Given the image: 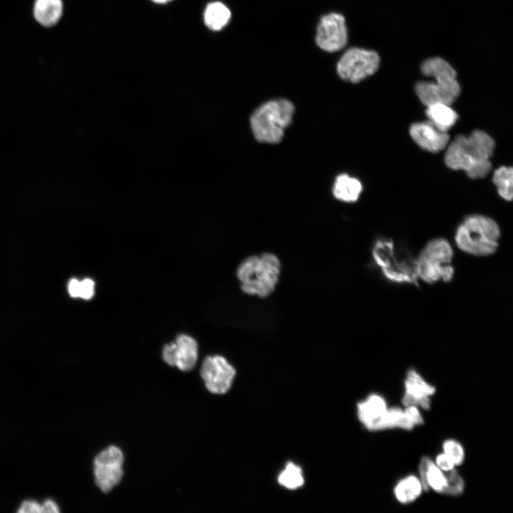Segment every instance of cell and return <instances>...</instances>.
I'll return each mask as SVG.
<instances>
[{
	"instance_id": "cell-1",
	"label": "cell",
	"mask_w": 513,
	"mask_h": 513,
	"mask_svg": "<svg viewBox=\"0 0 513 513\" xmlns=\"http://www.w3.org/2000/svg\"><path fill=\"white\" fill-rule=\"evenodd\" d=\"M494 145L492 138L482 130L458 135L447 146L445 164L452 170L465 171L472 179L483 178L491 170Z\"/></svg>"
},
{
	"instance_id": "cell-2",
	"label": "cell",
	"mask_w": 513,
	"mask_h": 513,
	"mask_svg": "<svg viewBox=\"0 0 513 513\" xmlns=\"http://www.w3.org/2000/svg\"><path fill=\"white\" fill-rule=\"evenodd\" d=\"M501 237L500 227L494 219L474 214L465 217L457 227L454 246L468 256L484 258L498 251Z\"/></svg>"
},
{
	"instance_id": "cell-3",
	"label": "cell",
	"mask_w": 513,
	"mask_h": 513,
	"mask_svg": "<svg viewBox=\"0 0 513 513\" xmlns=\"http://www.w3.org/2000/svg\"><path fill=\"white\" fill-rule=\"evenodd\" d=\"M281 273L279 258L265 252L244 258L237 268L236 276L244 294L263 299L274 292Z\"/></svg>"
},
{
	"instance_id": "cell-4",
	"label": "cell",
	"mask_w": 513,
	"mask_h": 513,
	"mask_svg": "<svg viewBox=\"0 0 513 513\" xmlns=\"http://www.w3.org/2000/svg\"><path fill=\"white\" fill-rule=\"evenodd\" d=\"M455 248L444 237L428 241L415 257L418 281L428 285L450 283L455 277Z\"/></svg>"
},
{
	"instance_id": "cell-5",
	"label": "cell",
	"mask_w": 513,
	"mask_h": 513,
	"mask_svg": "<svg viewBox=\"0 0 513 513\" xmlns=\"http://www.w3.org/2000/svg\"><path fill=\"white\" fill-rule=\"evenodd\" d=\"M294 113V106L286 99H275L261 104L250 118L254 138L260 142L279 143L291 124Z\"/></svg>"
},
{
	"instance_id": "cell-6",
	"label": "cell",
	"mask_w": 513,
	"mask_h": 513,
	"mask_svg": "<svg viewBox=\"0 0 513 513\" xmlns=\"http://www.w3.org/2000/svg\"><path fill=\"white\" fill-rule=\"evenodd\" d=\"M373 260L383 277L396 284L418 285L415 257L399 249L393 239H377L371 249Z\"/></svg>"
},
{
	"instance_id": "cell-7",
	"label": "cell",
	"mask_w": 513,
	"mask_h": 513,
	"mask_svg": "<svg viewBox=\"0 0 513 513\" xmlns=\"http://www.w3.org/2000/svg\"><path fill=\"white\" fill-rule=\"evenodd\" d=\"M380 61V56L375 51L353 47L339 59L337 73L343 80L356 83L374 74L379 68Z\"/></svg>"
},
{
	"instance_id": "cell-8",
	"label": "cell",
	"mask_w": 513,
	"mask_h": 513,
	"mask_svg": "<svg viewBox=\"0 0 513 513\" xmlns=\"http://www.w3.org/2000/svg\"><path fill=\"white\" fill-rule=\"evenodd\" d=\"M124 460L123 452L114 445L95 456L93 464L94 481L102 492L107 494L120 483L124 475Z\"/></svg>"
},
{
	"instance_id": "cell-9",
	"label": "cell",
	"mask_w": 513,
	"mask_h": 513,
	"mask_svg": "<svg viewBox=\"0 0 513 513\" xmlns=\"http://www.w3.org/2000/svg\"><path fill=\"white\" fill-rule=\"evenodd\" d=\"M235 375V368L219 355L207 356L200 368V375L206 388L214 394L226 393L230 389Z\"/></svg>"
},
{
	"instance_id": "cell-10",
	"label": "cell",
	"mask_w": 513,
	"mask_h": 513,
	"mask_svg": "<svg viewBox=\"0 0 513 513\" xmlns=\"http://www.w3.org/2000/svg\"><path fill=\"white\" fill-rule=\"evenodd\" d=\"M348 41V31L343 15L330 13L322 16L317 26L316 42L327 52L342 49Z\"/></svg>"
},
{
	"instance_id": "cell-11",
	"label": "cell",
	"mask_w": 513,
	"mask_h": 513,
	"mask_svg": "<svg viewBox=\"0 0 513 513\" xmlns=\"http://www.w3.org/2000/svg\"><path fill=\"white\" fill-rule=\"evenodd\" d=\"M162 358L167 364L180 370H191L198 358L197 343L190 336L179 335L175 341L165 346Z\"/></svg>"
},
{
	"instance_id": "cell-12",
	"label": "cell",
	"mask_w": 513,
	"mask_h": 513,
	"mask_svg": "<svg viewBox=\"0 0 513 513\" xmlns=\"http://www.w3.org/2000/svg\"><path fill=\"white\" fill-rule=\"evenodd\" d=\"M423 75L434 78V83L455 100L460 95L461 88L454 68L440 57L425 60L420 66Z\"/></svg>"
},
{
	"instance_id": "cell-13",
	"label": "cell",
	"mask_w": 513,
	"mask_h": 513,
	"mask_svg": "<svg viewBox=\"0 0 513 513\" xmlns=\"http://www.w3.org/2000/svg\"><path fill=\"white\" fill-rule=\"evenodd\" d=\"M410 135L421 148L430 152H438L449 143L447 133L439 130L429 121L412 124Z\"/></svg>"
},
{
	"instance_id": "cell-14",
	"label": "cell",
	"mask_w": 513,
	"mask_h": 513,
	"mask_svg": "<svg viewBox=\"0 0 513 513\" xmlns=\"http://www.w3.org/2000/svg\"><path fill=\"white\" fill-rule=\"evenodd\" d=\"M405 393L402 398L405 406L420 405L425 410H429L430 400L428 396L435 392L434 386L427 383L414 369H410L405 380Z\"/></svg>"
},
{
	"instance_id": "cell-15",
	"label": "cell",
	"mask_w": 513,
	"mask_h": 513,
	"mask_svg": "<svg viewBox=\"0 0 513 513\" xmlns=\"http://www.w3.org/2000/svg\"><path fill=\"white\" fill-rule=\"evenodd\" d=\"M446 472H444L431 462L428 470L429 486L441 493L451 495L460 494L464 489L462 477L454 469Z\"/></svg>"
},
{
	"instance_id": "cell-16",
	"label": "cell",
	"mask_w": 513,
	"mask_h": 513,
	"mask_svg": "<svg viewBox=\"0 0 513 513\" xmlns=\"http://www.w3.org/2000/svg\"><path fill=\"white\" fill-rule=\"evenodd\" d=\"M425 113L430 123L446 133L455 124L458 118L457 113L450 105L442 103L427 106Z\"/></svg>"
},
{
	"instance_id": "cell-17",
	"label": "cell",
	"mask_w": 513,
	"mask_h": 513,
	"mask_svg": "<svg viewBox=\"0 0 513 513\" xmlns=\"http://www.w3.org/2000/svg\"><path fill=\"white\" fill-rule=\"evenodd\" d=\"M62 0H36L33 16L44 26H52L61 19L63 14Z\"/></svg>"
},
{
	"instance_id": "cell-18",
	"label": "cell",
	"mask_w": 513,
	"mask_h": 513,
	"mask_svg": "<svg viewBox=\"0 0 513 513\" xmlns=\"http://www.w3.org/2000/svg\"><path fill=\"white\" fill-rule=\"evenodd\" d=\"M362 190V185L359 180L347 174H341L335 180L333 194L338 200L354 202L359 198Z\"/></svg>"
},
{
	"instance_id": "cell-19",
	"label": "cell",
	"mask_w": 513,
	"mask_h": 513,
	"mask_svg": "<svg viewBox=\"0 0 513 513\" xmlns=\"http://www.w3.org/2000/svg\"><path fill=\"white\" fill-rule=\"evenodd\" d=\"M357 407L358 418L368 430L386 410L385 400L377 395H370L365 401L359 403Z\"/></svg>"
},
{
	"instance_id": "cell-20",
	"label": "cell",
	"mask_w": 513,
	"mask_h": 513,
	"mask_svg": "<svg viewBox=\"0 0 513 513\" xmlns=\"http://www.w3.org/2000/svg\"><path fill=\"white\" fill-rule=\"evenodd\" d=\"M415 93L426 106L438 103L451 105L455 102L454 99L433 81L418 82L415 86Z\"/></svg>"
},
{
	"instance_id": "cell-21",
	"label": "cell",
	"mask_w": 513,
	"mask_h": 513,
	"mask_svg": "<svg viewBox=\"0 0 513 513\" xmlns=\"http://www.w3.org/2000/svg\"><path fill=\"white\" fill-rule=\"evenodd\" d=\"M231 18L228 7L220 1L211 2L204 11V23L212 31H219L227 26Z\"/></svg>"
},
{
	"instance_id": "cell-22",
	"label": "cell",
	"mask_w": 513,
	"mask_h": 513,
	"mask_svg": "<svg viewBox=\"0 0 513 513\" xmlns=\"http://www.w3.org/2000/svg\"><path fill=\"white\" fill-rule=\"evenodd\" d=\"M414 424L405 415L403 411L398 408H392L384 412L370 427V430H379L393 428H401L410 430Z\"/></svg>"
},
{
	"instance_id": "cell-23",
	"label": "cell",
	"mask_w": 513,
	"mask_h": 513,
	"mask_svg": "<svg viewBox=\"0 0 513 513\" xmlns=\"http://www.w3.org/2000/svg\"><path fill=\"white\" fill-rule=\"evenodd\" d=\"M492 180L499 195L505 200L511 201L513 195V170L512 167L502 166L497 169Z\"/></svg>"
},
{
	"instance_id": "cell-24",
	"label": "cell",
	"mask_w": 513,
	"mask_h": 513,
	"mask_svg": "<svg viewBox=\"0 0 513 513\" xmlns=\"http://www.w3.org/2000/svg\"><path fill=\"white\" fill-rule=\"evenodd\" d=\"M422 486L419 480L410 476L402 480L395 487V494L401 503H409L415 500L421 493Z\"/></svg>"
},
{
	"instance_id": "cell-25",
	"label": "cell",
	"mask_w": 513,
	"mask_h": 513,
	"mask_svg": "<svg viewBox=\"0 0 513 513\" xmlns=\"http://www.w3.org/2000/svg\"><path fill=\"white\" fill-rule=\"evenodd\" d=\"M279 483L289 489H296L304 484V479L300 467L289 462L278 477Z\"/></svg>"
},
{
	"instance_id": "cell-26",
	"label": "cell",
	"mask_w": 513,
	"mask_h": 513,
	"mask_svg": "<svg viewBox=\"0 0 513 513\" xmlns=\"http://www.w3.org/2000/svg\"><path fill=\"white\" fill-rule=\"evenodd\" d=\"M445 454L452 461L454 465H460L464 460V451L462 446L455 440H449L444 442Z\"/></svg>"
},
{
	"instance_id": "cell-27",
	"label": "cell",
	"mask_w": 513,
	"mask_h": 513,
	"mask_svg": "<svg viewBox=\"0 0 513 513\" xmlns=\"http://www.w3.org/2000/svg\"><path fill=\"white\" fill-rule=\"evenodd\" d=\"M19 513H41L43 512L42 503L33 499H27L21 502L17 510Z\"/></svg>"
},
{
	"instance_id": "cell-28",
	"label": "cell",
	"mask_w": 513,
	"mask_h": 513,
	"mask_svg": "<svg viewBox=\"0 0 513 513\" xmlns=\"http://www.w3.org/2000/svg\"><path fill=\"white\" fill-rule=\"evenodd\" d=\"M431 462L432 461L429 457H423L419 465L421 486L425 492H428L429 490V484L428 482V470Z\"/></svg>"
},
{
	"instance_id": "cell-29",
	"label": "cell",
	"mask_w": 513,
	"mask_h": 513,
	"mask_svg": "<svg viewBox=\"0 0 513 513\" xmlns=\"http://www.w3.org/2000/svg\"><path fill=\"white\" fill-rule=\"evenodd\" d=\"M94 294V282L90 279H84L80 281V298L90 299Z\"/></svg>"
},
{
	"instance_id": "cell-30",
	"label": "cell",
	"mask_w": 513,
	"mask_h": 513,
	"mask_svg": "<svg viewBox=\"0 0 513 513\" xmlns=\"http://www.w3.org/2000/svg\"><path fill=\"white\" fill-rule=\"evenodd\" d=\"M406 418L414 425H420L423 423V419L421 417L418 409L413 405L407 406L403 411Z\"/></svg>"
},
{
	"instance_id": "cell-31",
	"label": "cell",
	"mask_w": 513,
	"mask_h": 513,
	"mask_svg": "<svg viewBox=\"0 0 513 513\" xmlns=\"http://www.w3.org/2000/svg\"><path fill=\"white\" fill-rule=\"evenodd\" d=\"M436 463L437 467L444 471L451 470L454 467V463L445 454L438 455Z\"/></svg>"
},
{
	"instance_id": "cell-32",
	"label": "cell",
	"mask_w": 513,
	"mask_h": 513,
	"mask_svg": "<svg viewBox=\"0 0 513 513\" xmlns=\"http://www.w3.org/2000/svg\"><path fill=\"white\" fill-rule=\"evenodd\" d=\"M43 512L45 513H58L60 509L58 504L51 499H46L43 503Z\"/></svg>"
},
{
	"instance_id": "cell-33",
	"label": "cell",
	"mask_w": 513,
	"mask_h": 513,
	"mask_svg": "<svg viewBox=\"0 0 513 513\" xmlns=\"http://www.w3.org/2000/svg\"><path fill=\"white\" fill-rule=\"evenodd\" d=\"M68 293L71 296L76 298L80 296V281L76 279L70 280L68 285Z\"/></svg>"
},
{
	"instance_id": "cell-34",
	"label": "cell",
	"mask_w": 513,
	"mask_h": 513,
	"mask_svg": "<svg viewBox=\"0 0 513 513\" xmlns=\"http://www.w3.org/2000/svg\"><path fill=\"white\" fill-rule=\"evenodd\" d=\"M151 1L155 4H167L170 1H171L172 0H151Z\"/></svg>"
}]
</instances>
